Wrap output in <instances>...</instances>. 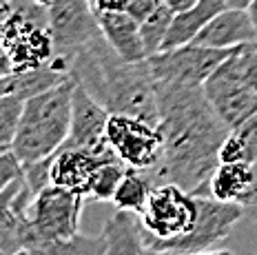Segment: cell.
Here are the masks:
<instances>
[{
  "mask_svg": "<svg viewBox=\"0 0 257 255\" xmlns=\"http://www.w3.org/2000/svg\"><path fill=\"white\" fill-rule=\"evenodd\" d=\"M56 42L36 0H3V76L51 65Z\"/></svg>",
  "mask_w": 257,
  "mask_h": 255,
  "instance_id": "277c9868",
  "label": "cell"
},
{
  "mask_svg": "<svg viewBox=\"0 0 257 255\" xmlns=\"http://www.w3.org/2000/svg\"><path fill=\"white\" fill-rule=\"evenodd\" d=\"M27 100L18 95H0V145L3 151H9L14 145L16 131L20 126Z\"/></svg>",
  "mask_w": 257,
  "mask_h": 255,
  "instance_id": "cb8c5ba5",
  "label": "cell"
},
{
  "mask_svg": "<svg viewBox=\"0 0 257 255\" xmlns=\"http://www.w3.org/2000/svg\"><path fill=\"white\" fill-rule=\"evenodd\" d=\"M106 140L115 149L117 158L126 167L155 169L162 162L164 140L155 124L133 115L111 113L106 124Z\"/></svg>",
  "mask_w": 257,
  "mask_h": 255,
  "instance_id": "52a82bcc",
  "label": "cell"
},
{
  "mask_svg": "<svg viewBox=\"0 0 257 255\" xmlns=\"http://www.w3.org/2000/svg\"><path fill=\"white\" fill-rule=\"evenodd\" d=\"M164 140L162 162L151 169L158 184L173 182L195 195H211V178L219 164V149L231 129L208 102L204 87L155 82Z\"/></svg>",
  "mask_w": 257,
  "mask_h": 255,
  "instance_id": "6da1fadb",
  "label": "cell"
},
{
  "mask_svg": "<svg viewBox=\"0 0 257 255\" xmlns=\"http://www.w3.org/2000/svg\"><path fill=\"white\" fill-rule=\"evenodd\" d=\"M255 40H257V31L253 27L248 9L226 7L202 29V34L193 42L213 47V49H235V47H242L246 42H255Z\"/></svg>",
  "mask_w": 257,
  "mask_h": 255,
  "instance_id": "5bb4252c",
  "label": "cell"
},
{
  "mask_svg": "<svg viewBox=\"0 0 257 255\" xmlns=\"http://www.w3.org/2000/svg\"><path fill=\"white\" fill-rule=\"evenodd\" d=\"M224 9H226V5H224L222 0H200L195 7L175 14L162 51L191 45V42L202 34V29H204L219 12H224Z\"/></svg>",
  "mask_w": 257,
  "mask_h": 255,
  "instance_id": "e0dca14e",
  "label": "cell"
},
{
  "mask_svg": "<svg viewBox=\"0 0 257 255\" xmlns=\"http://www.w3.org/2000/svg\"><path fill=\"white\" fill-rule=\"evenodd\" d=\"M67 78H69V73L58 71L51 65H45L38 69H27V71H16V73H9V76H3V80H0V93L31 100L36 95L58 87Z\"/></svg>",
  "mask_w": 257,
  "mask_h": 255,
  "instance_id": "ac0fdd59",
  "label": "cell"
},
{
  "mask_svg": "<svg viewBox=\"0 0 257 255\" xmlns=\"http://www.w3.org/2000/svg\"><path fill=\"white\" fill-rule=\"evenodd\" d=\"M14 255H49L45 251V248H40V246H25V248H20L18 253H14Z\"/></svg>",
  "mask_w": 257,
  "mask_h": 255,
  "instance_id": "1f68e13d",
  "label": "cell"
},
{
  "mask_svg": "<svg viewBox=\"0 0 257 255\" xmlns=\"http://www.w3.org/2000/svg\"><path fill=\"white\" fill-rule=\"evenodd\" d=\"M155 187H158V182H155L151 169L126 167L124 178H122L120 187H117L115 195H113L115 209L142 213V209L147 206V202H149V195H151V191Z\"/></svg>",
  "mask_w": 257,
  "mask_h": 255,
  "instance_id": "ffe728a7",
  "label": "cell"
},
{
  "mask_svg": "<svg viewBox=\"0 0 257 255\" xmlns=\"http://www.w3.org/2000/svg\"><path fill=\"white\" fill-rule=\"evenodd\" d=\"M87 198L78 191H69L62 187H47L34 198L31 204V220L40 233V244L49 240H67V237L78 235L80 215Z\"/></svg>",
  "mask_w": 257,
  "mask_h": 255,
  "instance_id": "ba28073f",
  "label": "cell"
},
{
  "mask_svg": "<svg viewBox=\"0 0 257 255\" xmlns=\"http://www.w3.org/2000/svg\"><path fill=\"white\" fill-rule=\"evenodd\" d=\"M160 3L162 0H128V5H126V14L128 16H133V18L138 20V23H144V20L151 16L155 9L160 7Z\"/></svg>",
  "mask_w": 257,
  "mask_h": 255,
  "instance_id": "4316f807",
  "label": "cell"
},
{
  "mask_svg": "<svg viewBox=\"0 0 257 255\" xmlns=\"http://www.w3.org/2000/svg\"><path fill=\"white\" fill-rule=\"evenodd\" d=\"M56 156V153H53ZM53 156H47L42 160L27 162L25 164V180L27 187L31 189V193L38 195L40 191L51 187V167H53Z\"/></svg>",
  "mask_w": 257,
  "mask_h": 255,
  "instance_id": "d4e9b609",
  "label": "cell"
},
{
  "mask_svg": "<svg viewBox=\"0 0 257 255\" xmlns=\"http://www.w3.org/2000/svg\"><path fill=\"white\" fill-rule=\"evenodd\" d=\"M117 160L120 158H117L115 149L109 145V140H102L95 147H62L53 156L51 184L84 193L95 169L104 162H117Z\"/></svg>",
  "mask_w": 257,
  "mask_h": 255,
  "instance_id": "8fae6325",
  "label": "cell"
},
{
  "mask_svg": "<svg viewBox=\"0 0 257 255\" xmlns=\"http://www.w3.org/2000/svg\"><path fill=\"white\" fill-rule=\"evenodd\" d=\"M239 204H242L244 209H253V206H257V178L253 180V184L248 187V191L244 193V198L239 200Z\"/></svg>",
  "mask_w": 257,
  "mask_h": 255,
  "instance_id": "f546056e",
  "label": "cell"
},
{
  "mask_svg": "<svg viewBox=\"0 0 257 255\" xmlns=\"http://www.w3.org/2000/svg\"><path fill=\"white\" fill-rule=\"evenodd\" d=\"M257 178V162H219L211 178V198L237 202Z\"/></svg>",
  "mask_w": 257,
  "mask_h": 255,
  "instance_id": "d6986e66",
  "label": "cell"
},
{
  "mask_svg": "<svg viewBox=\"0 0 257 255\" xmlns=\"http://www.w3.org/2000/svg\"><path fill=\"white\" fill-rule=\"evenodd\" d=\"M100 31L111 47L128 62H142L147 60V47H144L140 23L126 12L120 14H100L98 16Z\"/></svg>",
  "mask_w": 257,
  "mask_h": 255,
  "instance_id": "2e32d148",
  "label": "cell"
},
{
  "mask_svg": "<svg viewBox=\"0 0 257 255\" xmlns=\"http://www.w3.org/2000/svg\"><path fill=\"white\" fill-rule=\"evenodd\" d=\"M204 93L215 113L228 129H239L246 120L257 113V89L228 82L213 73L204 82Z\"/></svg>",
  "mask_w": 257,
  "mask_h": 255,
  "instance_id": "7c38bea8",
  "label": "cell"
},
{
  "mask_svg": "<svg viewBox=\"0 0 257 255\" xmlns=\"http://www.w3.org/2000/svg\"><path fill=\"white\" fill-rule=\"evenodd\" d=\"M36 3H38V5H40V7L49 9V7H51V5H53V3H56V0H36Z\"/></svg>",
  "mask_w": 257,
  "mask_h": 255,
  "instance_id": "d590c367",
  "label": "cell"
},
{
  "mask_svg": "<svg viewBox=\"0 0 257 255\" xmlns=\"http://www.w3.org/2000/svg\"><path fill=\"white\" fill-rule=\"evenodd\" d=\"M189 255H233V253H228V251H200V253H189Z\"/></svg>",
  "mask_w": 257,
  "mask_h": 255,
  "instance_id": "836d02e7",
  "label": "cell"
},
{
  "mask_svg": "<svg viewBox=\"0 0 257 255\" xmlns=\"http://www.w3.org/2000/svg\"><path fill=\"white\" fill-rule=\"evenodd\" d=\"M222 3L226 5V7H231V9H248L255 0H222Z\"/></svg>",
  "mask_w": 257,
  "mask_h": 255,
  "instance_id": "4dcf8cb0",
  "label": "cell"
},
{
  "mask_svg": "<svg viewBox=\"0 0 257 255\" xmlns=\"http://www.w3.org/2000/svg\"><path fill=\"white\" fill-rule=\"evenodd\" d=\"M47 18L56 42V56H64L67 60L102 34L91 0H56L47 9Z\"/></svg>",
  "mask_w": 257,
  "mask_h": 255,
  "instance_id": "30bf717a",
  "label": "cell"
},
{
  "mask_svg": "<svg viewBox=\"0 0 257 255\" xmlns=\"http://www.w3.org/2000/svg\"><path fill=\"white\" fill-rule=\"evenodd\" d=\"M69 78L102 102L109 113L133 115L158 126V89L149 62L124 60L102 34L69 56Z\"/></svg>",
  "mask_w": 257,
  "mask_h": 255,
  "instance_id": "7a4b0ae2",
  "label": "cell"
},
{
  "mask_svg": "<svg viewBox=\"0 0 257 255\" xmlns=\"http://www.w3.org/2000/svg\"><path fill=\"white\" fill-rule=\"evenodd\" d=\"M244 215L246 209L237 202H222L211 195H200V213H197L191 233L169 244L164 251L178 255L208 251L222 240H226Z\"/></svg>",
  "mask_w": 257,
  "mask_h": 255,
  "instance_id": "9c48e42d",
  "label": "cell"
},
{
  "mask_svg": "<svg viewBox=\"0 0 257 255\" xmlns=\"http://www.w3.org/2000/svg\"><path fill=\"white\" fill-rule=\"evenodd\" d=\"M173 16L175 14L171 12L167 5L160 3V7L140 25V34H142V40H144V47H147L149 56L162 51L169 27H171V23H173Z\"/></svg>",
  "mask_w": 257,
  "mask_h": 255,
  "instance_id": "7402d4cb",
  "label": "cell"
},
{
  "mask_svg": "<svg viewBox=\"0 0 257 255\" xmlns=\"http://www.w3.org/2000/svg\"><path fill=\"white\" fill-rule=\"evenodd\" d=\"M126 173L124 162H104L91 175L87 189H84V198L91 202H113V195L117 187H120L122 178Z\"/></svg>",
  "mask_w": 257,
  "mask_h": 255,
  "instance_id": "44dd1931",
  "label": "cell"
},
{
  "mask_svg": "<svg viewBox=\"0 0 257 255\" xmlns=\"http://www.w3.org/2000/svg\"><path fill=\"white\" fill-rule=\"evenodd\" d=\"M164 5L171 9L173 14H180V12H186V9H191V7H195L200 0H162Z\"/></svg>",
  "mask_w": 257,
  "mask_h": 255,
  "instance_id": "f1b7e54d",
  "label": "cell"
},
{
  "mask_svg": "<svg viewBox=\"0 0 257 255\" xmlns=\"http://www.w3.org/2000/svg\"><path fill=\"white\" fill-rule=\"evenodd\" d=\"M233 49H213L204 45H184L147 58L155 82L180 84V87H204L213 71L228 58Z\"/></svg>",
  "mask_w": 257,
  "mask_h": 255,
  "instance_id": "8992f818",
  "label": "cell"
},
{
  "mask_svg": "<svg viewBox=\"0 0 257 255\" xmlns=\"http://www.w3.org/2000/svg\"><path fill=\"white\" fill-rule=\"evenodd\" d=\"M76 82V80H73ZM109 109L91 95L87 89L76 84L71 107V131L64 147H95L106 140V124H109Z\"/></svg>",
  "mask_w": 257,
  "mask_h": 255,
  "instance_id": "4fadbf2b",
  "label": "cell"
},
{
  "mask_svg": "<svg viewBox=\"0 0 257 255\" xmlns=\"http://www.w3.org/2000/svg\"><path fill=\"white\" fill-rule=\"evenodd\" d=\"M248 14H250V20H253V27H255V31H257V0L248 7Z\"/></svg>",
  "mask_w": 257,
  "mask_h": 255,
  "instance_id": "d6a6232c",
  "label": "cell"
},
{
  "mask_svg": "<svg viewBox=\"0 0 257 255\" xmlns=\"http://www.w3.org/2000/svg\"><path fill=\"white\" fill-rule=\"evenodd\" d=\"M40 248H45L49 255H106L104 235L87 237L82 233L67 237V240H49Z\"/></svg>",
  "mask_w": 257,
  "mask_h": 255,
  "instance_id": "603a6c76",
  "label": "cell"
},
{
  "mask_svg": "<svg viewBox=\"0 0 257 255\" xmlns=\"http://www.w3.org/2000/svg\"><path fill=\"white\" fill-rule=\"evenodd\" d=\"M25 175V164L20 160L18 156L9 149V151H3V156H0V189L7 187L9 182H14V180L23 178Z\"/></svg>",
  "mask_w": 257,
  "mask_h": 255,
  "instance_id": "484cf974",
  "label": "cell"
},
{
  "mask_svg": "<svg viewBox=\"0 0 257 255\" xmlns=\"http://www.w3.org/2000/svg\"><path fill=\"white\" fill-rule=\"evenodd\" d=\"M76 82L67 78L58 87L27 100L12 151L27 162L53 156L64 147L71 131V107Z\"/></svg>",
  "mask_w": 257,
  "mask_h": 255,
  "instance_id": "3957f363",
  "label": "cell"
},
{
  "mask_svg": "<svg viewBox=\"0 0 257 255\" xmlns=\"http://www.w3.org/2000/svg\"><path fill=\"white\" fill-rule=\"evenodd\" d=\"M200 213V195L182 189L180 184H158L142 209V233L153 251H164L169 244L191 233Z\"/></svg>",
  "mask_w": 257,
  "mask_h": 255,
  "instance_id": "5b68a950",
  "label": "cell"
},
{
  "mask_svg": "<svg viewBox=\"0 0 257 255\" xmlns=\"http://www.w3.org/2000/svg\"><path fill=\"white\" fill-rule=\"evenodd\" d=\"M106 255H178L167 251H153L144 240L142 220L136 211L117 209L102 228Z\"/></svg>",
  "mask_w": 257,
  "mask_h": 255,
  "instance_id": "9a60e30c",
  "label": "cell"
},
{
  "mask_svg": "<svg viewBox=\"0 0 257 255\" xmlns=\"http://www.w3.org/2000/svg\"><path fill=\"white\" fill-rule=\"evenodd\" d=\"M126 5H128V0H91V7H93L95 16L126 12Z\"/></svg>",
  "mask_w": 257,
  "mask_h": 255,
  "instance_id": "83f0119b",
  "label": "cell"
},
{
  "mask_svg": "<svg viewBox=\"0 0 257 255\" xmlns=\"http://www.w3.org/2000/svg\"><path fill=\"white\" fill-rule=\"evenodd\" d=\"M246 215H248L250 220H253L255 224H257V206H253V209H246Z\"/></svg>",
  "mask_w": 257,
  "mask_h": 255,
  "instance_id": "e575fe53",
  "label": "cell"
}]
</instances>
